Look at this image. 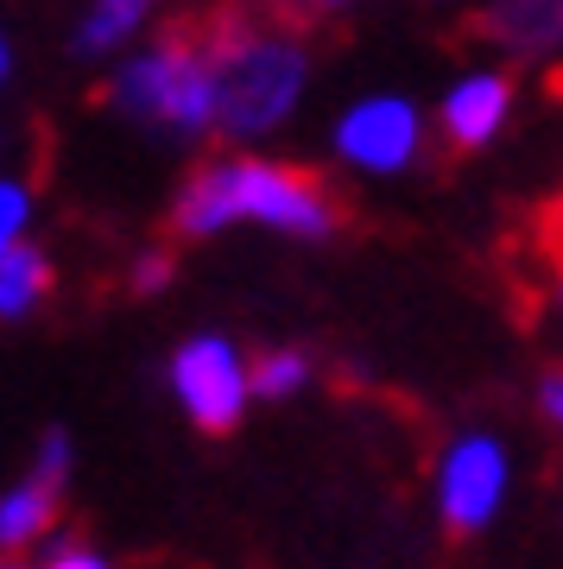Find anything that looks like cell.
<instances>
[{
    "instance_id": "1",
    "label": "cell",
    "mask_w": 563,
    "mask_h": 569,
    "mask_svg": "<svg viewBox=\"0 0 563 569\" xmlns=\"http://www.w3.org/2000/svg\"><path fill=\"white\" fill-rule=\"evenodd\" d=\"M235 216L292 228V234H310V241L336 228V209H329V197H323V183L310 171L266 164V159H235V164L197 171V183L178 203V234H216Z\"/></svg>"
},
{
    "instance_id": "2",
    "label": "cell",
    "mask_w": 563,
    "mask_h": 569,
    "mask_svg": "<svg viewBox=\"0 0 563 569\" xmlns=\"http://www.w3.org/2000/svg\"><path fill=\"white\" fill-rule=\"evenodd\" d=\"M304 82V58L292 39H254V32H216V114L235 140H254V133H273V127L292 114Z\"/></svg>"
},
{
    "instance_id": "3",
    "label": "cell",
    "mask_w": 563,
    "mask_h": 569,
    "mask_svg": "<svg viewBox=\"0 0 563 569\" xmlns=\"http://www.w3.org/2000/svg\"><path fill=\"white\" fill-rule=\"evenodd\" d=\"M171 387H178L184 411H190L203 430H235L241 425L247 373H241V355L221 342V336H197V342L178 348V361H171Z\"/></svg>"
},
{
    "instance_id": "4",
    "label": "cell",
    "mask_w": 563,
    "mask_h": 569,
    "mask_svg": "<svg viewBox=\"0 0 563 569\" xmlns=\"http://www.w3.org/2000/svg\"><path fill=\"white\" fill-rule=\"evenodd\" d=\"M501 493H506V449L494 437H463V443L450 449L443 481H437L443 519L456 531H482L501 512Z\"/></svg>"
},
{
    "instance_id": "5",
    "label": "cell",
    "mask_w": 563,
    "mask_h": 569,
    "mask_svg": "<svg viewBox=\"0 0 563 569\" xmlns=\"http://www.w3.org/2000/svg\"><path fill=\"white\" fill-rule=\"evenodd\" d=\"M343 152L355 164H367V171H393V164L412 159V146H418V114L405 102H393V96H381V102H362L355 114L343 121Z\"/></svg>"
},
{
    "instance_id": "6",
    "label": "cell",
    "mask_w": 563,
    "mask_h": 569,
    "mask_svg": "<svg viewBox=\"0 0 563 569\" xmlns=\"http://www.w3.org/2000/svg\"><path fill=\"white\" fill-rule=\"evenodd\" d=\"M506 102H513V82L506 77H468L463 89L450 96V108H443L450 140L456 146H487L506 121Z\"/></svg>"
},
{
    "instance_id": "7",
    "label": "cell",
    "mask_w": 563,
    "mask_h": 569,
    "mask_svg": "<svg viewBox=\"0 0 563 569\" xmlns=\"http://www.w3.org/2000/svg\"><path fill=\"white\" fill-rule=\"evenodd\" d=\"M178 63H184V26L159 44V51H146L140 63H127L121 77H115V102H121L127 114H152V121H159V108H165V96H171Z\"/></svg>"
},
{
    "instance_id": "8",
    "label": "cell",
    "mask_w": 563,
    "mask_h": 569,
    "mask_svg": "<svg viewBox=\"0 0 563 569\" xmlns=\"http://www.w3.org/2000/svg\"><path fill=\"white\" fill-rule=\"evenodd\" d=\"M58 488H63V475H51V468H32V481H20V488L0 500V550L32 545V538H39V531L51 526Z\"/></svg>"
},
{
    "instance_id": "9",
    "label": "cell",
    "mask_w": 563,
    "mask_h": 569,
    "mask_svg": "<svg viewBox=\"0 0 563 569\" xmlns=\"http://www.w3.org/2000/svg\"><path fill=\"white\" fill-rule=\"evenodd\" d=\"M45 284H51V266H45L39 247H20V241L0 247V317H20V310H32Z\"/></svg>"
},
{
    "instance_id": "10",
    "label": "cell",
    "mask_w": 563,
    "mask_h": 569,
    "mask_svg": "<svg viewBox=\"0 0 563 569\" xmlns=\"http://www.w3.org/2000/svg\"><path fill=\"white\" fill-rule=\"evenodd\" d=\"M487 26L501 32L513 51H539V44L557 39V0H501Z\"/></svg>"
},
{
    "instance_id": "11",
    "label": "cell",
    "mask_w": 563,
    "mask_h": 569,
    "mask_svg": "<svg viewBox=\"0 0 563 569\" xmlns=\"http://www.w3.org/2000/svg\"><path fill=\"white\" fill-rule=\"evenodd\" d=\"M152 7V0H96V13L82 20V51H101V44H115V39H127L134 26H140V13Z\"/></svg>"
},
{
    "instance_id": "12",
    "label": "cell",
    "mask_w": 563,
    "mask_h": 569,
    "mask_svg": "<svg viewBox=\"0 0 563 569\" xmlns=\"http://www.w3.org/2000/svg\"><path fill=\"white\" fill-rule=\"evenodd\" d=\"M304 387V355H260V367L247 373V392H260V399H285V392Z\"/></svg>"
},
{
    "instance_id": "13",
    "label": "cell",
    "mask_w": 563,
    "mask_h": 569,
    "mask_svg": "<svg viewBox=\"0 0 563 569\" xmlns=\"http://www.w3.org/2000/svg\"><path fill=\"white\" fill-rule=\"evenodd\" d=\"M20 222H26V190L20 183H0V247L20 234Z\"/></svg>"
},
{
    "instance_id": "14",
    "label": "cell",
    "mask_w": 563,
    "mask_h": 569,
    "mask_svg": "<svg viewBox=\"0 0 563 569\" xmlns=\"http://www.w3.org/2000/svg\"><path fill=\"white\" fill-rule=\"evenodd\" d=\"M165 279H171V260H165V253H152V260L134 266V284H140V291H159Z\"/></svg>"
},
{
    "instance_id": "15",
    "label": "cell",
    "mask_w": 563,
    "mask_h": 569,
    "mask_svg": "<svg viewBox=\"0 0 563 569\" xmlns=\"http://www.w3.org/2000/svg\"><path fill=\"white\" fill-rule=\"evenodd\" d=\"M45 569H108V563H101L96 550H77V545H63V550H51V563H45Z\"/></svg>"
},
{
    "instance_id": "16",
    "label": "cell",
    "mask_w": 563,
    "mask_h": 569,
    "mask_svg": "<svg viewBox=\"0 0 563 569\" xmlns=\"http://www.w3.org/2000/svg\"><path fill=\"white\" fill-rule=\"evenodd\" d=\"M539 406L551 411V418H557V411H563V387H557V380H544V392H539Z\"/></svg>"
},
{
    "instance_id": "17",
    "label": "cell",
    "mask_w": 563,
    "mask_h": 569,
    "mask_svg": "<svg viewBox=\"0 0 563 569\" xmlns=\"http://www.w3.org/2000/svg\"><path fill=\"white\" fill-rule=\"evenodd\" d=\"M0 77H7V44H0Z\"/></svg>"
},
{
    "instance_id": "18",
    "label": "cell",
    "mask_w": 563,
    "mask_h": 569,
    "mask_svg": "<svg viewBox=\"0 0 563 569\" xmlns=\"http://www.w3.org/2000/svg\"><path fill=\"white\" fill-rule=\"evenodd\" d=\"M0 569H20V563H0Z\"/></svg>"
}]
</instances>
